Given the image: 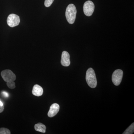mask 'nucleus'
I'll return each mask as SVG.
<instances>
[{
    "label": "nucleus",
    "instance_id": "f257e3e1",
    "mask_svg": "<svg viewBox=\"0 0 134 134\" xmlns=\"http://www.w3.org/2000/svg\"><path fill=\"white\" fill-rule=\"evenodd\" d=\"M77 10L75 5L73 4H69L66 9V18L70 24H73L75 20Z\"/></svg>",
    "mask_w": 134,
    "mask_h": 134
},
{
    "label": "nucleus",
    "instance_id": "f03ea898",
    "mask_svg": "<svg viewBox=\"0 0 134 134\" xmlns=\"http://www.w3.org/2000/svg\"><path fill=\"white\" fill-rule=\"evenodd\" d=\"M86 82L90 87L92 88H96L97 82L95 71L92 68H90L86 71Z\"/></svg>",
    "mask_w": 134,
    "mask_h": 134
},
{
    "label": "nucleus",
    "instance_id": "7ed1b4c3",
    "mask_svg": "<svg viewBox=\"0 0 134 134\" xmlns=\"http://www.w3.org/2000/svg\"><path fill=\"white\" fill-rule=\"evenodd\" d=\"M123 73L122 70L117 69L113 73L112 80L115 86H119L121 82L123 77Z\"/></svg>",
    "mask_w": 134,
    "mask_h": 134
},
{
    "label": "nucleus",
    "instance_id": "20e7f679",
    "mask_svg": "<svg viewBox=\"0 0 134 134\" xmlns=\"http://www.w3.org/2000/svg\"><path fill=\"white\" fill-rule=\"evenodd\" d=\"M95 9V5L92 1H88L84 4L83 10L84 13L86 16H90L93 14Z\"/></svg>",
    "mask_w": 134,
    "mask_h": 134
},
{
    "label": "nucleus",
    "instance_id": "39448f33",
    "mask_svg": "<svg viewBox=\"0 0 134 134\" xmlns=\"http://www.w3.org/2000/svg\"><path fill=\"white\" fill-rule=\"evenodd\" d=\"M1 75L5 81H14L16 79L15 75L10 70L6 69L1 72Z\"/></svg>",
    "mask_w": 134,
    "mask_h": 134
},
{
    "label": "nucleus",
    "instance_id": "423d86ee",
    "mask_svg": "<svg viewBox=\"0 0 134 134\" xmlns=\"http://www.w3.org/2000/svg\"><path fill=\"white\" fill-rule=\"evenodd\" d=\"M20 21V18L19 16L15 14L9 15L7 20L8 25L11 27L18 26L19 24Z\"/></svg>",
    "mask_w": 134,
    "mask_h": 134
},
{
    "label": "nucleus",
    "instance_id": "0eeeda50",
    "mask_svg": "<svg viewBox=\"0 0 134 134\" xmlns=\"http://www.w3.org/2000/svg\"><path fill=\"white\" fill-rule=\"evenodd\" d=\"M70 56L69 53L66 51H63L62 55L61 63L64 66H69L70 64Z\"/></svg>",
    "mask_w": 134,
    "mask_h": 134
},
{
    "label": "nucleus",
    "instance_id": "6e6552de",
    "mask_svg": "<svg viewBox=\"0 0 134 134\" xmlns=\"http://www.w3.org/2000/svg\"><path fill=\"white\" fill-rule=\"evenodd\" d=\"M60 110V106L57 103H54L50 106V110L48 111V116L49 117L55 116L59 112Z\"/></svg>",
    "mask_w": 134,
    "mask_h": 134
},
{
    "label": "nucleus",
    "instance_id": "1a4fd4ad",
    "mask_svg": "<svg viewBox=\"0 0 134 134\" xmlns=\"http://www.w3.org/2000/svg\"><path fill=\"white\" fill-rule=\"evenodd\" d=\"M43 90L41 86L38 85H35L32 89V93L34 96L40 97L43 95Z\"/></svg>",
    "mask_w": 134,
    "mask_h": 134
},
{
    "label": "nucleus",
    "instance_id": "9d476101",
    "mask_svg": "<svg viewBox=\"0 0 134 134\" xmlns=\"http://www.w3.org/2000/svg\"><path fill=\"white\" fill-rule=\"evenodd\" d=\"M34 129H35V130L37 131V132L44 133L46 132V127L45 125H44L43 123L39 122V123L36 124L35 125Z\"/></svg>",
    "mask_w": 134,
    "mask_h": 134
},
{
    "label": "nucleus",
    "instance_id": "9b49d317",
    "mask_svg": "<svg viewBox=\"0 0 134 134\" xmlns=\"http://www.w3.org/2000/svg\"><path fill=\"white\" fill-rule=\"evenodd\" d=\"M134 131V123L131 124L127 129H126L123 134H132L133 133Z\"/></svg>",
    "mask_w": 134,
    "mask_h": 134
},
{
    "label": "nucleus",
    "instance_id": "f8f14e48",
    "mask_svg": "<svg viewBox=\"0 0 134 134\" xmlns=\"http://www.w3.org/2000/svg\"><path fill=\"white\" fill-rule=\"evenodd\" d=\"M10 131L9 130L5 128H0V134H10Z\"/></svg>",
    "mask_w": 134,
    "mask_h": 134
},
{
    "label": "nucleus",
    "instance_id": "ddd939ff",
    "mask_svg": "<svg viewBox=\"0 0 134 134\" xmlns=\"http://www.w3.org/2000/svg\"><path fill=\"white\" fill-rule=\"evenodd\" d=\"M7 85L10 89H14L15 88V83L14 81L7 82Z\"/></svg>",
    "mask_w": 134,
    "mask_h": 134
},
{
    "label": "nucleus",
    "instance_id": "4468645a",
    "mask_svg": "<svg viewBox=\"0 0 134 134\" xmlns=\"http://www.w3.org/2000/svg\"><path fill=\"white\" fill-rule=\"evenodd\" d=\"M54 0H45L44 2V5L46 7H50L52 4Z\"/></svg>",
    "mask_w": 134,
    "mask_h": 134
},
{
    "label": "nucleus",
    "instance_id": "2eb2a0df",
    "mask_svg": "<svg viewBox=\"0 0 134 134\" xmlns=\"http://www.w3.org/2000/svg\"><path fill=\"white\" fill-rule=\"evenodd\" d=\"M2 94L5 97L8 98L9 97V95L8 93L7 92L2 91Z\"/></svg>",
    "mask_w": 134,
    "mask_h": 134
},
{
    "label": "nucleus",
    "instance_id": "dca6fc26",
    "mask_svg": "<svg viewBox=\"0 0 134 134\" xmlns=\"http://www.w3.org/2000/svg\"><path fill=\"white\" fill-rule=\"evenodd\" d=\"M4 110V105L1 106L0 105V113H2Z\"/></svg>",
    "mask_w": 134,
    "mask_h": 134
},
{
    "label": "nucleus",
    "instance_id": "f3484780",
    "mask_svg": "<svg viewBox=\"0 0 134 134\" xmlns=\"http://www.w3.org/2000/svg\"><path fill=\"white\" fill-rule=\"evenodd\" d=\"M0 105L1 106L3 105V103H2V101L1 100H0Z\"/></svg>",
    "mask_w": 134,
    "mask_h": 134
}]
</instances>
